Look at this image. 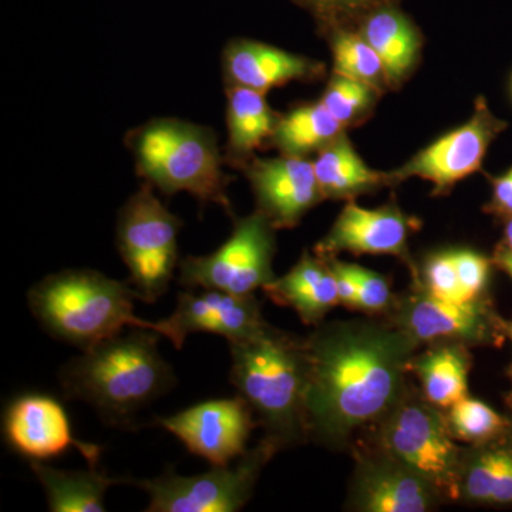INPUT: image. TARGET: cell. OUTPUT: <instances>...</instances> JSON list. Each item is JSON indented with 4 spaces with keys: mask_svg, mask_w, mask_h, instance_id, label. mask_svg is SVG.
Wrapping results in <instances>:
<instances>
[{
    "mask_svg": "<svg viewBox=\"0 0 512 512\" xmlns=\"http://www.w3.org/2000/svg\"><path fill=\"white\" fill-rule=\"evenodd\" d=\"M342 265L355 282L357 292L355 311L369 316H386L392 311L397 295L392 292L386 276L350 262L342 261Z\"/></svg>",
    "mask_w": 512,
    "mask_h": 512,
    "instance_id": "30",
    "label": "cell"
},
{
    "mask_svg": "<svg viewBox=\"0 0 512 512\" xmlns=\"http://www.w3.org/2000/svg\"><path fill=\"white\" fill-rule=\"evenodd\" d=\"M137 171L163 194L188 192L202 204L229 210L227 178L217 137L208 127L177 119H158L131 136Z\"/></svg>",
    "mask_w": 512,
    "mask_h": 512,
    "instance_id": "5",
    "label": "cell"
},
{
    "mask_svg": "<svg viewBox=\"0 0 512 512\" xmlns=\"http://www.w3.org/2000/svg\"><path fill=\"white\" fill-rule=\"evenodd\" d=\"M190 453L211 466H229L247 451V443L258 421L241 396L207 400L173 416L157 419Z\"/></svg>",
    "mask_w": 512,
    "mask_h": 512,
    "instance_id": "14",
    "label": "cell"
},
{
    "mask_svg": "<svg viewBox=\"0 0 512 512\" xmlns=\"http://www.w3.org/2000/svg\"><path fill=\"white\" fill-rule=\"evenodd\" d=\"M3 433L10 447L30 461L60 457L67 451H79L90 466H99L103 448L76 439L63 404L43 393L16 397L6 409Z\"/></svg>",
    "mask_w": 512,
    "mask_h": 512,
    "instance_id": "15",
    "label": "cell"
},
{
    "mask_svg": "<svg viewBox=\"0 0 512 512\" xmlns=\"http://www.w3.org/2000/svg\"><path fill=\"white\" fill-rule=\"evenodd\" d=\"M231 383L279 451L308 441L305 339L266 323L248 338L229 342Z\"/></svg>",
    "mask_w": 512,
    "mask_h": 512,
    "instance_id": "3",
    "label": "cell"
},
{
    "mask_svg": "<svg viewBox=\"0 0 512 512\" xmlns=\"http://www.w3.org/2000/svg\"><path fill=\"white\" fill-rule=\"evenodd\" d=\"M278 116L264 93L231 86L228 92V150L231 156L247 161L268 138L274 136Z\"/></svg>",
    "mask_w": 512,
    "mask_h": 512,
    "instance_id": "25",
    "label": "cell"
},
{
    "mask_svg": "<svg viewBox=\"0 0 512 512\" xmlns=\"http://www.w3.org/2000/svg\"><path fill=\"white\" fill-rule=\"evenodd\" d=\"M458 503L512 507V431L487 443L463 447Z\"/></svg>",
    "mask_w": 512,
    "mask_h": 512,
    "instance_id": "20",
    "label": "cell"
},
{
    "mask_svg": "<svg viewBox=\"0 0 512 512\" xmlns=\"http://www.w3.org/2000/svg\"><path fill=\"white\" fill-rule=\"evenodd\" d=\"M420 227L419 218L406 214L396 202L365 208L352 200L346 202L335 224L313 252L320 258H338L342 252L356 256H394L409 266L413 274L417 265L410 255L409 239Z\"/></svg>",
    "mask_w": 512,
    "mask_h": 512,
    "instance_id": "13",
    "label": "cell"
},
{
    "mask_svg": "<svg viewBox=\"0 0 512 512\" xmlns=\"http://www.w3.org/2000/svg\"><path fill=\"white\" fill-rule=\"evenodd\" d=\"M323 6L339 10H352L363 8L376 0H318Z\"/></svg>",
    "mask_w": 512,
    "mask_h": 512,
    "instance_id": "34",
    "label": "cell"
},
{
    "mask_svg": "<svg viewBox=\"0 0 512 512\" xmlns=\"http://www.w3.org/2000/svg\"><path fill=\"white\" fill-rule=\"evenodd\" d=\"M443 412L451 436L464 446L487 443L512 431L508 414L497 412L490 404L470 394Z\"/></svg>",
    "mask_w": 512,
    "mask_h": 512,
    "instance_id": "27",
    "label": "cell"
},
{
    "mask_svg": "<svg viewBox=\"0 0 512 512\" xmlns=\"http://www.w3.org/2000/svg\"><path fill=\"white\" fill-rule=\"evenodd\" d=\"M360 35L382 60L387 87L394 89L409 79L419 63L421 36L402 12L393 8L376 10L363 23Z\"/></svg>",
    "mask_w": 512,
    "mask_h": 512,
    "instance_id": "23",
    "label": "cell"
},
{
    "mask_svg": "<svg viewBox=\"0 0 512 512\" xmlns=\"http://www.w3.org/2000/svg\"><path fill=\"white\" fill-rule=\"evenodd\" d=\"M365 434L370 443L426 478L446 503H458V471L464 446L451 436L443 410L427 402L413 384Z\"/></svg>",
    "mask_w": 512,
    "mask_h": 512,
    "instance_id": "6",
    "label": "cell"
},
{
    "mask_svg": "<svg viewBox=\"0 0 512 512\" xmlns=\"http://www.w3.org/2000/svg\"><path fill=\"white\" fill-rule=\"evenodd\" d=\"M245 173L256 200V210L275 229L296 227L323 200L313 163L306 157L254 158Z\"/></svg>",
    "mask_w": 512,
    "mask_h": 512,
    "instance_id": "17",
    "label": "cell"
},
{
    "mask_svg": "<svg viewBox=\"0 0 512 512\" xmlns=\"http://www.w3.org/2000/svg\"><path fill=\"white\" fill-rule=\"evenodd\" d=\"M491 258H493L495 268L500 269V271H503L504 274H507L512 279V251L505 248L500 242L495 247Z\"/></svg>",
    "mask_w": 512,
    "mask_h": 512,
    "instance_id": "33",
    "label": "cell"
},
{
    "mask_svg": "<svg viewBox=\"0 0 512 512\" xmlns=\"http://www.w3.org/2000/svg\"><path fill=\"white\" fill-rule=\"evenodd\" d=\"M137 295L127 282L90 269H67L46 276L28 292L30 311L52 338L87 349L126 328L156 330L163 323L138 318Z\"/></svg>",
    "mask_w": 512,
    "mask_h": 512,
    "instance_id": "4",
    "label": "cell"
},
{
    "mask_svg": "<svg viewBox=\"0 0 512 512\" xmlns=\"http://www.w3.org/2000/svg\"><path fill=\"white\" fill-rule=\"evenodd\" d=\"M421 346L386 316L319 323L305 338L308 439L345 450L406 394Z\"/></svg>",
    "mask_w": 512,
    "mask_h": 512,
    "instance_id": "1",
    "label": "cell"
},
{
    "mask_svg": "<svg viewBox=\"0 0 512 512\" xmlns=\"http://www.w3.org/2000/svg\"><path fill=\"white\" fill-rule=\"evenodd\" d=\"M380 94L369 84L333 73L320 103L343 127L348 128L357 126L370 116Z\"/></svg>",
    "mask_w": 512,
    "mask_h": 512,
    "instance_id": "29",
    "label": "cell"
},
{
    "mask_svg": "<svg viewBox=\"0 0 512 512\" xmlns=\"http://www.w3.org/2000/svg\"><path fill=\"white\" fill-rule=\"evenodd\" d=\"M272 302L298 313L305 325L318 326L340 305L335 275L325 258L303 251L301 259L281 278L262 288Z\"/></svg>",
    "mask_w": 512,
    "mask_h": 512,
    "instance_id": "19",
    "label": "cell"
},
{
    "mask_svg": "<svg viewBox=\"0 0 512 512\" xmlns=\"http://www.w3.org/2000/svg\"><path fill=\"white\" fill-rule=\"evenodd\" d=\"M350 450L355 470L350 478L346 510L430 512L446 503L426 478L369 440H356Z\"/></svg>",
    "mask_w": 512,
    "mask_h": 512,
    "instance_id": "12",
    "label": "cell"
},
{
    "mask_svg": "<svg viewBox=\"0 0 512 512\" xmlns=\"http://www.w3.org/2000/svg\"><path fill=\"white\" fill-rule=\"evenodd\" d=\"M30 467L45 490L52 512H104L107 490L123 481L107 476L97 466L67 471L47 466L42 461H30Z\"/></svg>",
    "mask_w": 512,
    "mask_h": 512,
    "instance_id": "24",
    "label": "cell"
},
{
    "mask_svg": "<svg viewBox=\"0 0 512 512\" xmlns=\"http://www.w3.org/2000/svg\"><path fill=\"white\" fill-rule=\"evenodd\" d=\"M345 134V127L320 103L293 107L276 121L274 141L284 156L308 157Z\"/></svg>",
    "mask_w": 512,
    "mask_h": 512,
    "instance_id": "26",
    "label": "cell"
},
{
    "mask_svg": "<svg viewBox=\"0 0 512 512\" xmlns=\"http://www.w3.org/2000/svg\"><path fill=\"white\" fill-rule=\"evenodd\" d=\"M160 338L156 330L130 328L82 350L60 370L64 396L92 406L107 426H133L141 410L177 383L158 350Z\"/></svg>",
    "mask_w": 512,
    "mask_h": 512,
    "instance_id": "2",
    "label": "cell"
},
{
    "mask_svg": "<svg viewBox=\"0 0 512 512\" xmlns=\"http://www.w3.org/2000/svg\"><path fill=\"white\" fill-rule=\"evenodd\" d=\"M503 222V241H501V244H503L505 248H508L510 251H512V217Z\"/></svg>",
    "mask_w": 512,
    "mask_h": 512,
    "instance_id": "35",
    "label": "cell"
},
{
    "mask_svg": "<svg viewBox=\"0 0 512 512\" xmlns=\"http://www.w3.org/2000/svg\"><path fill=\"white\" fill-rule=\"evenodd\" d=\"M181 221L154 195L150 184L128 198L117 222V247L137 298L157 302L170 288L178 261Z\"/></svg>",
    "mask_w": 512,
    "mask_h": 512,
    "instance_id": "7",
    "label": "cell"
},
{
    "mask_svg": "<svg viewBox=\"0 0 512 512\" xmlns=\"http://www.w3.org/2000/svg\"><path fill=\"white\" fill-rule=\"evenodd\" d=\"M164 338L175 349L183 348L187 336L212 333L229 342L248 338L266 325L261 303L252 295H232L214 289L180 292L173 315L161 320Z\"/></svg>",
    "mask_w": 512,
    "mask_h": 512,
    "instance_id": "16",
    "label": "cell"
},
{
    "mask_svg": "<svg viewBox=\"0 0 512 512\" xmlns=\"http://www.w3.org/2000/svg\"><path fill=\"white\" fill-rule=\"evenodd\" d=\"M504 332L505 336H507V339L510 340V342L512 343V318L504 319ZM507 375L508 377H510L512 389V362L511 365L508 366Z\"/></svg>",
    "mask_w": 512,
    "mask_h": 512,
    "instance_id": "36",
    "label": "cell"
},
{
    "mask_svg": "<svg viewBox=\"0 0 512 512\" xmlns=\"http://www.w3.org/2000/svg\"><path fill=\"white\" fill-rule=\"evenodd\" d=\"M491 185L490 201L484 205L485 214L505 221L512 217V167L500 175H488Z\"/></svg>",
    "mask_w": 512,
    "mask_h": 512,
    "instance_id": "32",
    "label": "cell"
},
{
    "mask_svg": "<svg viewBox=\"0 0 512 512\" xmlns=\"http://www.w3.org/2000/svg\"><path fill=\"white\" fill-rule=\"evenodd\" d=\"M313 168L323 200L352 201L359 195L393 187L390 174L370 168L346 134L319 151Z\"/></svg>",
    "mask_w": 512,
    "mask_h": 512,
    "instance_id": "22",
    "label": "cell"
},
{
    "mask_svg": "<svg viewBox=\"0 0 512 512\" xmlns=\"http://www.w3.org/2000/svg\"><path fill=\"white\" fill-rule=\"evenodd\" d=\"M332 56L333 73L369 84L383 94L387 82L382 60L360 32H336L332 40Z\"/></svg>",
    "mask_w": 512,
    "mask_h": 512,
    "instance_id": "28",
    "label": "cell"
},
{
    "mask_svg": "<svg viewBox=\"0 0 512 512\" xmlns=\"http://www.w3.org/2000/svg\"><path fill=\"white\" fill-rule=\"evenodd\" d=\"M451 251H453L461 289L467 301L490 302L491 276L495 268L493 258L470 248H454Z\"/></svg>",
    "mask_w": 512,
    "mask_h": 512,
    "instance_id": "31",
    "label": "cell"
},
{
    "mask_svg": "<svg viewBox=\"0 0 512 512\" xmlns=\"http://www.w3.org/2000/svg\"><path fill=\"white\" fill-rule=\"evenodd\" d=\"M507 128V121L498 119L487 100L478 97L466 123L437 138L389 173L393 187L409 178H420L433 184L434 197L447 195L460 181L483 171L491 144Z\"/></svg>",
    "mask_w": 512,
    "mask_h": 512,
    "instance_id": "11",
    "label": "cell"
},
{
    "mask_svg": "<svg viewBox=\"0 0 512 512\" xmlns=\"http://www.w3.org/2000/svg\"><path fill=\"white\" fill-rule=\"evenodd\" d=\"M386 318L416 340L421 348L433 343L500 348L507 339L504 318L495 311L493 301L473 305L444 302L413 284L409 291L396 296Z\"/></svg>",
    "mask_w": 512,
    "mask_h": 512,
    "instance_id": "10",
    "label": "cell"
},
{
    "mask_svg": "<svg viewBox=\"0 0 512 512\" xmlns=\"http://www.w3.org/2000/svg\"><path fill=\"white\" fill-rule=\"evenodd\" d=\"M511 92H512V77H511Z\"/></svg>",
    "mask_w": 512,
    "mask_h": 512,
    "instance_id": "38",
    "label": "cell"
},
{
    "mask_svg": "<svg viewBox=\"0 0 512 512\" xmlns=\"http://www.w3.org/2000/svg\"><path fill=\"white\" fill-rule=\"evenodd\" d=\"M278 451L262 439L234 466H212L207 473L188 477L168 470L136 484L150 497L147 512H235L251 500L262 470Z\"/></svg>",
    "mask_w": 512,
    "mask_h": 512,
    "instance_id": "9",
    "label": "cell"
},
{
    "mask_svg": "<svg viewBox=\"0 0 512 512\" xmlns=\"http://www.w3.org/2000/svg\"><path fill=\"white\" fill-rule=\"evenodd\" d=\"M224 72L231 86L268 93L295 80H308L322 73V64L279 47L239 39L224 52Z\"/></svg>",
    "mask_w": 512,
    "mask_h": 512,
    "instance_id": "18",
    "label": "cell"
},
{
    "mask_svg": "<svg viewBox=\"0 0 512 512\" xmlns=\"http://www.w3.org/2000/svg\"><path fill=\"white\" fill-rule=\"evenodd\" d=\"M470 349L463 343H433L417 350L410 373L427 402L446 410L468 396V375L473 367Z\"/></svg>",
    "mask_w": 512,
    "mask_h": 512,
    "instance_id": "21",
    "label": "cell"
},
{
    "mask_svg": "<svg viewBox=\"0 0 512 512\" xmlns=\"http://www.w3.org/2000/svg\"><path fill=\"white\" fill-rule=\"evenodd\" d=\"M505 406H507L508 416H510L512 421V389L508 392L507 396H505Z\"/></svg>",
    "mask_w": 512,
    "mask_h": 512,
    "instance_id": "37",
    "label": "cell"
},
{
    "mask_svg": "<svg viewBox=\"0 0 512 512\" xmlns=\"http://www.w3.org/2000/svg\"><path fill=\"white\" fill-rule=\"evenodd\" d=\"M275 227L256 210L234 222L231 235L217 251L185 256L178 282L185 289H214L232 295H252L276 278Z\"/></svg>",
    "mask_w": 512,
    "mask_h": 512,
    "instance_id": "8",
    "label": "cell"
}]
</instances>
